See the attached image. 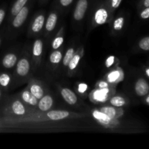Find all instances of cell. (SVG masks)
I'll list each match as a JSON object with an SVG mask.
<instances>
[{
	"label": "cell",
	"mask_w": 149,
	"mask_h": 149,
	"mask_svg": "<svg viewBox=\"0 0 149 149\" xmlns=\"http://www.w3.org/2000/svg\"><path fill=\"white\" fill-rule=\"evenodd\" d=\"M87 116L86 113H76L65 110H49L47 111H39L35 110L31 113L23 116L10 117L3 116L4 122L8 125H16L19 124L42 123L47 122H58L66 119H79Z\"/></svg>",
	"instance_id": "obj_1"
},
{
	"label": "cell",
	"mask_w": 149,
	"mask_h": 149,
	"mask_svg": "<svg viewBox=\"0 0 149 149\" xmlns=\"http://www.w3.org/2000/svg\"><path fill=\"white\" fill-rule=\"evenodd\" d=\"M32 68L31 56L29 51L23 52L15 65L13 76V85L20 86L26 83L31 78L30 74Z\"/></svg>",
	"instance_id": "obj_2"
},
{
	"label": "cell",
	"mask_w": 149,
	"mask_h": 149,
	"mask_svg": "<svg viewBox=\"0 0 149 149\" xmlns=\"http://www.w3.org/2000/svg\"><path fill=\"white\" fill-rule=\"evenodd\" d=\"M33 109L28 107L19 97H15L9 100L4 105L2 109L3 116L17 117L29 114L33 111Z\"/></svg>",
	"instance_id": "obj_3"
},
{
	"label": "cell",
	"mask_w": 149,
	"mask_h": 149,
	"mask_svg": "<svg viewBox=\"0 0 149 149\" xmlns=\"http://www.w3.org/2000/svg\"><path fill=\"white\" fill-rule=\"evenodd\" d=\"M113 17V14L106 5V2H103L97 6L93 12L92 25L93 27L103 26L106 23H110Z\"/></svg>",
	"instance_id": "obj_4"
},
{
	"label": "cell",
	"mask_w": 149,
	"mask_h": 149,
	"mask_svg": "<svg viewBox=\"0 0 149 149\" xmlns=\"http://www.w3.org/2000/svg\"><path fill=\"white\" fill-rule=\"evenodd\" d=\"M116 87L108 88H95L89 94V99L95 104L106 103L116 93Z\"/></svg>",
	"instance_id": "obj_5"
},
{
	"label": "cell",
	"mask_w": 149,
	"mask_h": 149,
	"mask_svg": "<svg viewBox=\"0 0 149 149\" xmlns=\"http://www.w3.org/2000/svg\"><path fill=\"white\" fill-rule=\"evenodd\" d=\"M92 115L94 117V119L97 121V123H99L100 125L106 128L113 129V128L117 127L120 124L118 119H111L109 116L100 111L99 109L93 110L92 111Z\"/></svg>",
	"instance_id": "obj_6"
},
{
	"label": "cell",
	"mask_w": 149,
	"mask_h": 149,
	"mask_svg": "<svg viewBox=\"0 0 149 149\" xmlns=\"http://www.w3.org/2000/svg\"><path fill=\"white\" fill-rule=\"evenodd\" d=\"M33 0H30L27 4L24 6L20 11L17 13V14L11 20V26L12 29L14 30L20 29L22 26L25 23L28 16H29V13H30L31 7Z\"/></svg>",
	"instance_id": "obj_7"
},
{
	"label": "cell",
	"mask_w": 149,
	"mask_h": 149,
	"mask_svg": "<svg viewBox=\"0 0 149 149\" xmlns=\"http://www.w3.org/2000/svg\"><path fill=\"white\" fill-rule=\"evenodd\" d=\"M44 43L41 39H37L33 42L31 49L32 66L36 68L41 64L43 54Z\"/></svg>",
	"instance_id": "obj_8"
},
{
	"label": "cell",
	"mask_w": 149,
	"mask_h": 149,
	"mask_svg": "<svg viewBox=\"0 0 149 149\" xmlns=\"http://www.w3.org/2000/svg\"><path fill=\"white\" fill-rule=\"evenodd\" d=\"M28 88L31 91V93L38 99L41 98L46 94L45 86L43 83L39 80L35 78H30L28 80Z\"/></svg>",
	"instance_id": "obj_9"
},
{
	"label": "cell",
	"mask_w": 149,
	"mask_h": 149,
	"mask_svg": "<svg viewBox=\"0 0 149 149\" xmlns=\"http://www.w3.org/2000/svg\"><path fill=\"white\" fill-rule=\"evenodd\" d=\"M124 79H125V72L123 69L119 66H116L113 69L110 70L104 77L105 80L115 86L123 81Z\"/></svg>",
	"instance_id": "obj_10"
},
{
	"label": "cell",
	"mask_w": 149,
	"mask_h": 149,
	"mask_svg": "<svg viewBox=\"0 0 149 149\" xmlns=\"http://www.w3.org/2000/svg\"><path fill=\"white\" fill-rule=\"evenodd\" d=\"M89 5L88 0H78L73 13V19L77 23L82 21L85 17Z\"/></svg>",
	"instance_id": "obj_11"
},
{
	"label": "cell",
	"mask_w": 149,
	"mask_h": 149,
	"mask_svg": "<svg viewBox=\"0 0 149 149\" xmlns=\"http://www.w3.org/2000/svg\"><path fill=\"white\" fill-rule=\"evenodd\" d=\"M18 97L28 107L33 109V110H36L39 100L31 93L28 87H25L22 90V92H20Z\"/></svg>",
	"instance_id": "obj_12"
},
{
	"label": "cell",
	"mask_w": 149,
	"mask_h": 149,
	"mask_svg": "<svg viewBox=\"0 0 149 149\" xmlns=\"http://www.w3.org/2000/svg\"><path fill=\"white\" fill-rule=\"evenodd\" d=\"M45 24V15L43 13H38L32 20L30 26V33L35 35L42 31Z\"/></svg>",
	"instance_id": "obj_13"
},
{
	"label": "cell",
	"mask_w": 149,
	"mask_h": 149,
	"mask_svg": "<svg viewBox=\"0 0 149 149\" xmlns=\"http://www.w3.org/2000/svg\"><path fill=\"white\" fill-rule=\"evenodd\" d=\"M19 59L18 54L15 52H9L4 55L1 60V65L7 70L13 69L15 67Z\"/></svg>",
	"instance_id": "obj_14"
},
{
	"label": "cell",
	"mask_w": 149,
	"mask_h": 149,
	"mask_svg": "<svg viewBox=\"0 0 149 149\" xmlns=\"http://www.w3.org/2000/svg\"><path fill=\"white\" fill-rule=\"evenodd\" d=\"M99 110L113 119H119L124 114V110L122 108L115 107L111 105L101 106Z\"/></svg>",
	"instance_id": "obj_15"
},
{
	"label": "cell",
	"mask_w": 149,
	"mask_h": 149,
	"mask_svg": "<svg viewBox=\"0 0 149 149\" xmlns=\"http://www.w3.org/2000/svg\"><path fill=\"white\" fill-rule=\"evenodd\" d=\"M58 17H59V15L56 10H53V11L49 13V15L46 20V23L45 24V35L46 36L52 33L54 29H55L58 21Z\"/></svg>",
	"instance_id": "obj_16"
},
{
	"label": "cell",
	"mask_w": 149,
	"mask_h": 149,
	"mask_svg": "<svg viewBox=\"0 0 149 149\" xmlns=\"http://www.w3.org/2000/svg\"><path fill=\"white\" fill-rule=\"evenodd\" d=\"M54 99L52 95L46 93L42 97H41L38 101L36 109L39 111H47L51 110L53 107Z\"/></svg>",
	"instance_id": "obj_17"
},
{
	"label": "cell",
	"mask_w": 149,
	"mask_h": 149,
	"mask_svg": "<svg viewBox=\"0 0 149 149\" xmlns=\"http://www.w3.org/2000/svg\"><path fill=\"white\" fill-rule=\"evenodd\" d=\"M83 55H84V48H83V47H81L78 48L77 50H76L74 57L71 60L68 66H67L68 73L69 75H71L76 71L80 61H81V58H82Z\"/></svg>",
	"instance_id": "obj_18"
},
{
	"label": "cell",
	"mask_w": 149,
	"mask_h": 149,
	"mask_svg": "<svg viewBox=\"0 0 149 149\" xmlns=\"http://www.w3.org/2000/svg\"><path fill=\"white\" fill-rule=\"evenodd\" d=\"M60 93L63 100L70 106H75L78 103V97L74 91L67 87H61Z\"/></svg>",
	"instance_id": "obj_19"
},
{
	"label": "cell",
	"mask_w": 149,
	"mask_h": 149,
	"mask_svg": "<svg viewBox=\"0 0 149 149\" xmlns=\"http://www.w3.org/2000/svg\"><path fill=\"white\" fill-rule=\"evenodd\" d=\"M13 85V76L7 71L0 72V87L3 92H8Z\"/></svg>",
	"instance_id": "obj_20"
},
{
	"label": "cell",
	"mask_w": 149,
	"mask_h": 149,
	"mask_svg": "<svg viewBox=\"0 0 149 149\" xmlns=\"http://www.w3.org/2000/svg\"><path fill=\"white\" fill-rule=\"evenodd\" d=\"M135 92L140 97H143L149 93V84L146 79L143 78L138 79L135 84Z\"/></svg>",
	"instance_id": "obj_21"
},
{
	"label": "cell",
	"mask_w": 149,
	"mask_h": 149,
	"mask_svg": "<svg viewBox=\"0 0 149 149\" xmlns=\"http://www.w3.org/2000/svg\"><path fill=\"white\" fill-rule=\"evenodd\" d=\"M29 1H30V0H15V2L13 3L11 9H10V15H9L8 18L9 22H11V20H13V17L17 14V13H18L26 4H27Z\"/></svg>",
	"instance_id": "obj_22"
},
{
	"label": "cell",
	"mask_w": 149,
	"mask_h": 149,
	"mask_svg": "<svg viewBox=\"0 0 149 149\" xmlns=\"http://www.w3.org/2000/svg\"><path fill=\"white\" fill-rule=\"evenodd\" d=\"M64 42V27L63 26H61V29L58 31V33H57L56 36H55V38L53 39V40L52 41V49H58L59 48H61L62 47V45H63Z\"/></svg>",
	"instance_id": "obj_23"
},
{
	"label": "cell",
	"mask_w": 149,
	"mask_h": 149,
	"mask_svg": "<svg viewBox=\"0 0 149 149\" xmlns=\"http://www.w3.org/2000/svg\"><path fill=\"white\" fill-rule=\"evenodd\" d=\"M63 49L61 48L58 49H55L52 53L49 55V63L52 65L53 67H58L61 63L63 59Z\"/></svg>",
	"instance_id": "obj_24"
},
{
	"label": "cell",
	"mask_w": 149,
	"mask_h": 149,
	"mask_svg": "<svg viewBox=\"0 0 149 149\" xmlns=\"http://www.w3.org/2000/svg\"><path fill=\"white\" fill-rule=\"evenodd\" d=\"M109 103L111 106L115 107L122 108L123 106H126L127 103V100L125 97L122 95H113L109 100Z\"/></svg>",
	"instance_id": "obj_25"
},
{
	"label": "cell",
	"mask_w": 149,
	"mask_h": 149,
	"mask_svg": "<svg viewBox=\"0 0 149 149\" xmlns=\"http://www.w3.org/2000/svg\"><path fill=\"white\" fill-rule=\"evenodd\" d=\"M75 52L76 49L74 47H68V49H67L66 52H65V55H63L62 59L63 65L64 67L66 68V67L68 66V63H69L71 60L72 59V58L74 57Z\"/></svg>",
	"instance_id": "obj_26"
},
{
	"label": "cell",
	"mask_w": 149,
	"mask_h": 149,
	"mask_svg": "<svg viewBox=\"0 0 149 149\" xmlns=\"http://www.w3.org/2000/svg\"><path fill=\"white\" fill-rule=\"evenodd\" d=\"M125 19L123 16H119L116 18L114 19L113 21V26H112V29H113V32H119L123 29L124 26H125Z\"/></svg>",
	"instance_id": "obj_27"
},
{
	"label": "cell",
	"mask_w": 149,
	"mask_h": 149,
	"mask_svg": "<svg viewBox=\"0 0 149 149\" xmlns=\"http://www.w3.org/2000/svg\"><path fill=\"white\" fill-rule=\"evenodd\" d=\"M105 2H106V5L110 10L111 13L113 15L115 10H117L119 6L121 5L122 0H106Z\"/></svg>",
	"instance_id": "obj_28"
},
{
	"label": "cell",
	"mask_w": 149,
	"mask_h": 149,
	"mask_svg": "<svg viewBox=\"0 0 149 149\" xmlns=\"http://www.w3.org/2000/svg\"><path fill=\"white\" fill-rule=\"evenodd\" d=\"M138 46L143 50L149 51V36L143 38L138 43Z\"/></svg>",
	"instance_id": "obj_29"
},
{
	"label": "cell",
	"mask_w": 149,
	"mask_h": 149,
	"mask_svg": "<svg viewBox=\"0 0 149 149\" xmlns=\"http://www.w3.org/2000/svg\"><path fill=\"white\" fill-rule=\"evenodd\" d=\"M87 90H88V85H87L86 83H84V82L79 83L78 85H77V93H78L79 95H81L82 96L85 95V94L87 93Z\"/></svg>",
	"instance_id": "obj_30"
},
{
	"label": "cell",
	"mask_w": 149,
	"mask_h": 149,
	"mask_svg": "<svg viewBox=\"0 0 149 149\" xmlns=\"http://www.w3.org/2000/svg\"><path fill=\"white\" fill-rule=\"evenodd\" d=\"M116 87V86L110 84V83L108 82V81L105 79L100 80V81H98L97 82H96L95 84V88H108V87Z\"/></svg>",
	"instance_id": "obj_31"
},
{
	"label": "cell",
	"mask_w": 149,
	"mask_h": 149,
	"mask_svg": "<svg viewBox=\"0 0 149 149\" xmlns=\"http://www.w3.org/2000/svg\"><path fill=\"white\" fill-rule=\"evenodd\" d=\"M116 58L114 55H109L105 61V66L107 68H111L116 63Z\"/></svg>",
	"instance_id": "obj_32"
},
{
	"label": "cell",
	"mask_w": 149,
	"mask_h": 149,
	"mask_svg": "<svg viewBox=\"0 0 149 149\" xmlns=\"http://www.w3.org/2000/svg\"><path fill=\"white\" fill-rule=\"evenodd\" d=\"M10 126H11V125H8V124L6 123V122H4L3 117H0V132L3 130H5L6 129L10 127Z\"/></svg>",
	"instance_id": "obj_33"
},
{
	"label": "cell",
	"mask_w": 149,
	"mask_h": 149,
	"mask_svg": "<svg viewBox=\"0 0 149 149\" xmlns=\"http://www.w3.org/2000/svg\"><path fill=\"white\" fill-rule=\"evenodd\" d=\"M74 0H59L60 5L62 7H68L73 3Z\"/></svg>",
	"instance_id": "obj_34"
},
{
	"label": "cell",
	"mask_w": 149,
	"mask_h": 149,
	"mask_svg": "<svg viewBox=\"0 0 149 149\" xmlns=\"http://www.w3.org/2000/svg\"><path fill=\"white\" fill-rule=\"evenodd\" d=\"M6 17V9L4 7H0V26L4 22Z\"/></svg>",
	"instance_id": "obj_35"
},
{
	"label": "cell",
	"mask_w": 149,
	"mask_h": 149,
	"mask_svg": "<svg viewBox=\"0 0 149 149\" xmlns=\"http://www.w3.org/2000/svg\"><path fill=\"white\" fill-rule=\"evenodd\" d=\"M140 16L142 19H148L149 18V7H146L143 10L141 13Z\"/></svg>",
	"instance_id": "obj_36"
},
{
	"label": "cell",
	"mask_w": 149,
	"mask_h": 149,
	"mask_svg": "<svg viewBox=\"0 0 149 149\" xmlns=\"http://www.w3.org/2000/svg\"><path fill=\"white\" fill-rule=\"evenodd\" d=\"M143 5L145 7H148L149 0H143Z\"/></svg>",
	"instance_id": "obj_37"
},
{
	"label": "cell",
	"mask_w": 149,
	"mask_h": 149,
	"mask_svg": "<svg viewBox=\"0 0 149 149\" xmlns=\"http://www.w3.org/2000/svg\"><path fill=\"white\" fill-rule=\"evenodd\" d=\"M48 1H49V0H39V3L41 5H42V4H46Z\"/></svg>",
	"instance_id": "obj_38"
},
{
	"label": "cell",
	"mask_w": 149,
	"mask_h": 149,
	"mask_svg": "<svg viewBox=\"0 0 149 149\" xmlns=\"http://www.w3.org/2000/svg\"><path fill=\"white\" fill-rule=\"evenodd\" d=\"M2 97H3V91L1 89V87H0V100L2 99Z\"/></svg>",
	"instance_id": "obj_39"
},
{
	"label": "cell",
	"mask_w": 149,
	"mask_h": 149,
	"mask_svg": "<svg viewBox=\"0 0 149 149\" xmlns=\"http://www.w3.org/2000/svg\"><path fill=\"white\" fill-rule=\"evenodd\" d=\"M146 103L147 104H148L149 106V94L148 95H147L146 98Z\"/></svg>",
	"instance_id": "obj_40"
},
{
	"label": "cell",
	"mask_w": 149,
	"mask_h": 149,
	"mask_svg": "<svg viewBox=\"0 0 149 149\" xmlns=\"http://www.w3.org/2000/svg\"><path fill=\"white\" fill-rule=\"evenodd\" d=\"M1 43H2V34L0 33V47H1Z\"/></svg>",
	"instance_id": "obj_41"
},
{
	"label": "cell",
	"mask_w": 149,
	"mask_h": 149,
	"mask_svg": "<svg viewBox=\"0 0 149 149\" xmlns=\"http://www.w3.org/2000/svg\"><path fill=\"white\" fill-rule=\"evenodd\" d=\"M146 75L149 77V68H147V69L146 70Z\"/></svg>",
	"instance_id": "obj_42"
}]
</instances>
